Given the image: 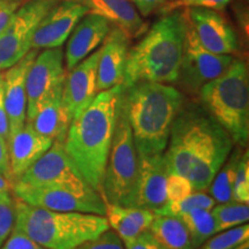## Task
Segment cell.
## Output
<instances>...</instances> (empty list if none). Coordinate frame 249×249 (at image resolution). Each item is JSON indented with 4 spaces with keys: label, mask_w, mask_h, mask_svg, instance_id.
I'll return each mask as SVG.
<instances>
[{
    "label": "cell",
    "mask_w": 249,
    "mask_h": 249,
    "mask_svg": "<svg viewBox=\"0 0 249 249\" xmlns=\"http://www.w3.org/2000/svg\"><path fill=\"white\" fill-rule=\"evenodd\" d=\"M180 218L188 230L193 249L198 248L208 239L218 233L217 224L211 214V210L194 209Z\"/></svg>",
    "instance_id": "obj_25"
},
{
    "label": "cell",
    "mask_w": 249,
    "mask_h": 249,
    "mask_svg": "<svg viewBox=\"0 0 249 249\" xmlns=\"http://www.w3.org/2000/svg\"><path fill=\"white\" fill-rule=\"evenodd\" d=\"M14 182L35 187H54L86 196L99 194L71 163L61 142H53L51 148Z\"/></svg>",
    "instance_id": "obj_8"
},
{
    "label": "cell",
    "mask_w": 249,
    "mask_h": 249,
    "mask_svg": "<svg viewBox=\"0 0 249 249\" xmlns=\"http://www.w3.org/2000/svg\"><path fill=\"white\" fill-rule=\"evenodd\" d=\"M129 38L119 28L114 27L99 48L97 65V90L103 91L123 85L124 66L128 53Z\"/></svg>",
    "instance_id": "obj_19"
},
{
    "label": "cell",
    "mask_w": 249,
    "mask_h": 249,
    "mask_svg": "<svg viewBox=\"0 0 249 249\" xmlns=\"http://www.w3.org/2000/svg\"><path fill=\"white\" fill-rule=\"evenodd\" d=\"M149 231L167 249H193L189 232L180 217L156 216Z\"/></svg>",
    "instance_id": "obj_23"
},
{
    "label": "cell",
    "mask_w": 249,
    "mask_h": 249,
    "mask_svg": "<svg viewBox=\"0 0 249 249\" xmlns=\"http://www.w3.org/2000/svg\"><path fill=\"white\" fill-rule=\"evenodd\" d=\"M216 205V201L203 191L193 192L181 201H166L163 207L155 210L156 216H174L181 217L194 209L211 210Z\"/></svg>",
    "instance_id": "obj_26"
},
{
    "label": "cell",
    "mask_w": 249,
    "mask_h": 249,
    "mask_svg": "<svg viewBox=\"0 0 249 249\" xmlns=\"http://www.w3.org/2000/svg\"><path fill=\"white\" fill-rule=\"evenodd\" d=\"M231 2V0H172L161 7V13L179 11L181 8H207L223 9Z\"/></svg>",
    "instance_id": "obj_33"
},
{
    "label": "cell",
    "mask_w": 249,
    "mask_h": 249,
    "mask_svg": "<svg viewBox=\"0 0 249 249\" xmlns=\"http://www.w3.org/2000/svg\"><path fill=\"white\" fill-rule=\"evenodd\" d=\"M138 180L132 207L157 210L166 202L167 169L164 155H138Z\"/></svg>",
    "instance_id": "obj_16"
},
{
    "label": "cell",
    "mask_w": 249,
    "mask_h": 249,
    "mask_svg": "<svg viewBox=\"0 0 249 249\" xmlns=\"http://www.w3.org/2000/svg\"><path fill=\"white\" fill-rule=\"evenodd\" d=\"M0 173L13 182V179H12L11 176V169H9L7 143L1 138H0Z\"/></svg>",
    "instance_id": "obj_40"
},
{
    "label": "cell",
    "mask_w": 249,
    "mask_h": 249,
    "mask_svg": "<svg viewBox=\"0 0 249 249\" xmlns=\"http://www.w3.org/2000/svg\"><path fill=\"white\" fill-rule=\"evenodd\" d=\"M38 54V50L31 49L24 57L2 74L4 102L8 118L9 136L23 128L27 118L26 79L28 71Z\"/></svg>",
    "instance_id": "obj_17"
},
{
    "label": "cell",
    "mask_w": 249,
    "mask_h": 249,
    "mask_svg": "<svg viewBox=\"0 0 249 249\" xmlns=\"http://www.w3.org/2000/svg\"><path fill=\"white\" fill-rule=\"evenodd\" d=\"M214 222L217 224L218 232L225 231L232 227L247 224L249 219V207L240 202H227L214 205L211 209Z\"/></svg>",
    "instance_id": "obj_27"
},
{
    "label": "cell",
    "mask_w": 249,
    "mask_h": 249,
    "mask_svg": "<svg viewBox=\"0 0 249 249\" xmlns=\"http://www.w3.org/2000/svg\"><path fill=\"white\" fill-rule=\"evenodd\" d=\"M15 197L35 207L53 211H75L105 216L107 203L101 195L86 196L54 187H35L13 182Z\"/></svg>",
    "instance_id": "obj_11"
},
{
    "label": "cell",
    "mask_w": 249,
    "mask_h": 249,
    "mask_svg": "<svg viewBox=\"0 0 249 249\" xmlns=\"http://www.w3.org/2000/svg\"><path fill=\"white\" fill-rule=\"evenodd\" d=\"M186 30V15L180 11L170 12L152 24L138 44L128 50L124 88L139 82H177Z\"/></svg>",
    "instance_id": "obj_4"
},
{
    "label": "cell",
    "mask_w": 249,
    "mask_h": 249,
    "mask_svg": "<svg viewBox=\"0 0 249 249\" xmlns=\"http://www.w3.org/2000/svg\"><path fill=\"white\" fill-rule=\"evenodd\" d=\"M120 102L132 128L138 155L164 154L171 127L183 104L182 93L166 83L139 82L124 87Z\"/></svg>",
    "instance_id": "obj_3"
},
{
    "label": "cell",
    "mask_w": 249,
    "mask_h": 249,
    "mask_svg": "<svg viewBox=\"0 0 249 249\" xmlns=\"http://www.w3.org/2000/svg\"><path fill=\"white\" fill-rule=\"evenodd\" d=\"M233 201L248 204L249 202V156L248 151L241 155L236 169L234 187H233Z\"/></svg>",
    "instance_id": "obj_30"
},
{
    "label": "cell",
    "mask_w": 249,
    "mask_h": 249,
    "mask_svg": "<svg viewBox=\"0 0 249 249\" xmlns=\"http://www.w3.org/2000/svg\"><path fill=\"white\" fill-rule=\"evenodd\" d=\"M74 249H124V246L119 235L108 229L97 238L83 242Z\"/></svg>",
    "instance_id": "obj_34"
},
{
    "label": "cell",
    "mask_w": 249,
    "mask_h": 249,
    "mask_svg": "<svg viewBox=\"0 0 249 249\" xmlns=\"http://www.w3.org/2000/svg\"><path fill=\"white\" fill-rule=\"evenodd\" d=\"M9 128L8 118L6 113L5 102H4V83H2V74L0 73V138L4 139L8 143Z\"/></svg>",
    "instance_id": "obj_38"
},
{
    "label": "cell",
    "mask_w": 249,
    "mask_h": 249,
    "mask_svg": "<svg viewBox=\"0 0 249 249\" xmlns=\"http://www.w3.org/2000/svg\"><path fill=\"white\" fill-rule=\"evenodd\" d=\"M138 169V151L132 128L119 101L116 129L103 179V198L105 203L132 207Z\"/></svg>",
    "instance_id": "obj_7"
},
{
    "label": "cell",
    "mask_w": 249,
    "mask_h": 249,
    "mask_svg": "<svg viewBox=\"0 0 249 249\" xmlns=\"http://www.w3.org/2000/svg\"><path fill=\"white\" fill-rule=\"evenodd\" d=\"M111 30V23L99 15L86 14L74 28L67 42L64 59L67 71L75 67L104 42Z\"/></svg>",
    "instance_id": "obj_18"
},
{
    "label": "cell",
    "mask_w": 249,
    "mask_h": 249,
    "mask_svg": "<svg viewBox=\"0 0 249 249\" xmlns=\"http://www.w3.org/2000/svg\"><path fill=\"white\" fill-rule=\"evenodd\" d=\"M12 187H13V182L0 173V195L4 194V193H8L12 189Z\"/></svg>",
    "instance_id": "obj_41"
},
{
    "label": "cell",
    "mask_w": 249,
    "mask_h": 249,
    "mask_svg": "<svg viewBox=\"0 0 249 249\" xmlns=\"http://www.w3.org/2000/svg\"><path fill=\"white\" fill-rule=\"evenodd\" d=\"M99 49L65 74L62 103L71 121L74 120L98 93L97 65Z\"/></svg>",
    "instance_id": "obj_15"
},
{
    "label": "cell",
    "mask_w": 249,
    "mask_h": 249,
    "mask_svg": "<svg viewBox=\"0 0 249 249\" xmlns=\"http://www.w3.org/2000/svg\"><path fill=\"white\" fill-rule=\"evenodd\" d=\"M14 229L46 249H74L110 229L105 216L53 211L14 201Z\"/></svg>",
    "instance_id": "obj_5"
},
{
    "label": "cell",
    "mask_w": 249,
    "mask_h": 249,
    "mask_svg": "<svg viewBox=\"0 0 249 249\" xmlns=\"http://www.w3.org/2000/svg\"><path fill=\"white\" fill-rule=\"evenodd\" d=\"M194 191L192 182L186 177L170 173L166 178V201H181Z\"/></svg>",
    "instance_id": "obj_32"
},
{
    "label": "cell",
    "mask_w": 249,
    "mask_h": 249,
    "mask_svg": "<svg viewBox=\"0 0 249 249\" xmlns=\"http://www.w3.org/2000/svg\"><path fill=\"white\" fill-rule=\"evenodd\" d=\"M22 2L23 0H0V35Z\"/></svg>",
    "instance_id": "obj_37"
},
{
    "label": "cell",
    "mask_w": 249,
    "mask_h": 249,
    "mask_svg": "<svg viewBox=\"0 0 249 249\" xmlns=\"http://www.w3.org/2000/svg\"><path fill=\"white\" fill-rule=\"evenodd\" d=\"M88 9L73 0L59 1L42 18L31 39V49L61 48Z\"/></svg>",
    "instance_id": "obj_13"
},
{
    "label": "cell",
    "mask_w": 249,
    "mask_h": 249,
    "mask_svg": "<svg viewBox=\"0 0 249 249\" xmlns=\"http://www.w3.org/2000/svg\"><path fill=\"white\" fill-rule=\"evenodd\" d=\"M232 139L202 105L183 104L174 119L167 150V173L186 177L195 192L210 186L233 149Z\"/></svg>",
    "instance_id": "obj_1"
},
{
    "label": "cell",
    "mask_w": 249,
    "mask_h": 249,
    "mask_svg": "<svg viewBox=\"0 0 249 249\" xmlns=\"http://www.w3.org/2000/svg\"><path fill=\"white\" fill-rule=\"evenodd\" d=\"M15 209L11 194L4 193L0 195V247L4 245L14 229Z\"/></svg>",
    "instance_id": "obj_31"
},
{
    "label": "cell",
    "mask_w": 249,
    "mask_h": 249,
    "mask_svg": "<svg viewBox=\"0 0 249 249\" xmlns=\"http://www.w3.org/2000/svg\"><path fill=\"white\" fill-rule=\"evenodd\" d=\"M249 239V226L247 224L220 231L203 242L196 249H232Z\"/></svg>",
    "instance_id": "obj_29"
},
{
    "label": "cell",
    "mask_w": 249,
    "mask_h": 249,
    "mask_svg": "<svg viewBox=\"0 0 249 249\" xmlns=\"http://www.w3.org/2000/svg\"><path fill=\"white\" fill-rule=\"evenodd\" d=\"M53 140L40 135L29 123L8 140L9 169L13 182L20 178L53 144Z\"/></svg>",
    "instance_id": "obj_20"
},
{
    "label": "cell",
    "mask_w": 249,
    "mask_h": 249,
    "mask_svg": "<svg viewBox=\"0 0 249 249\" xmlns=\"http://www.w3.org/2000/svg\"><path fill=\"white\" fill-rule=\"evenodd\" d=\"M105 214H107L108 225L119 235L123 242L132 240L142 232L127 213L126 207L107 203Z\"/></svg>",
    "instance_id": "obj_28"
},
{
    "label": "cell",
    "mask_w": 249,
    "mask_h": 249,
    "mask_svg": "<svg viewBox=\"0 0 249 249\" xmlns=\"http://www.w3.org/2000/svg\"><path fill=\"white\" fill-rule=\"evenodd\" d=\"M202 107L226 130L234 144L249 140V74L247 64L234 59L220 76L202 87Z\"/></svg>",
    "instance_id": "obj_6"
},
{
    "label": "cell",
    "mask_w": 249,
    "mask_h": 249,
    "mask_svg": "<svg viewBox=\"0 0 249 249\" xmlns=\"http://www.w3.org/2000/svg\"><path fill=\"white\" fill-rule=\"evenodd\" d=\"M185 15L198 42L208 51L231 55L238 52L240 48L238 35L213 9L187 8Z\"/></svg>",
    "instance_id": "obj_14"
},
{
    "label": "cell",
    "mask_w": 249,
    "mask_h": 249,
    "mask_svg": "<svg viewBox=\"0 0 249 249\" xmlns=\"http://www.w3.org/2000/svg\"><path fill=\"white\" fill-rule=\"evenodd\" d=\"M124 249H167L160 244L149 230L140 233L136 238L124 242Z\"/></svg>",
    "instance_id": "obj_36"
},
{
    "label": "cell",
    "mask_w": 249,
    "mask_h": 249,
    "mask_svg": "<svg viewBox=\"0 0 249 249\" xmlns=\"http://www.w3.org/2000/svg\"><path fill=\"white\" fill-rule=\"evenodd\" d=\"M64 79V52L61 48L44 49L36 55L26 79V121L35 117L39 103Z\"/></svg>",
    "instance_id": "obj_12"
},
{
    "label": "cell",
    "mask_w": 249,
    "mask_h": 249,
    "mask_svg": "<svg viewBox=\"0 0 249 249\" xmlns=\"http://www.w3.org/2000/svg\"><path fill=\"white\" fill-rule=\"evenodd\" d=\"M92 13L107 18L123 30L128 38L139 36L144 30V22L130 0H73Z\"/></svg>",
    "instance_id": "obj_22"
},
{
    "label": "cell",
    "mask_w": 249,
    "mask_h": 249,
    "mask_svg": "<svg viewBox=\"0 0 249 249\" xmlns=\"http://www.w3.org/2000/svg\"><path fill=\"white\" fill-rule=\"evenodd\" d=\"M232 249H249V241L247 240V241L241 242L240 245H238V246H236V247L232 248Z\"/></svg>",
    "instance_id": "obj_42"
},
{
    "label": "cell",
    "mask_w": 249,
    "mask_h": 249,
    "mask_svg": "<svg viewBox=\"0 0 249 249\" xmlns=\"http://www.w3.org/2000/svg\"><path fill=\"white\" fill-rule=\"evenodd\" d=\"M130 1L133 5H135V8L139 11L140 15L148 17L155 9L160 7L163 4H166L169 0H130Z\"/></svg>",
    "instance_id": "obj_39"
},
{
    "label": "cell",
    "mask_w": 249,
    "mask_h": 249,
    "mask_svg": "<svg viewBox=\"0 0 249 249\" xmlns=\"http://www.w3.org/2000/svg\"><path fill=\"white\" fill-rule=\"evenodd\" d=\"M0 249H46L43 246L37 244L29 236H27L24 233L18 231L13 229L11 234L7 238V240L4 242V245Z\"/></svg>",
    "instance_id": "obj_35"
},
{
    "label": "cell",
    "mask_w": 249,
    "mask_h": 249,
    "mask_svg": "<svg viewBox=\"0 0 249 249\" xmlns=\"http://www.w3.org/2000/svg\"><path fill=\"white\" fill-rule=\"evenodd\" d=\"M234 59L231 54H216L204 49L187 21L182 58L177 81L186 91L197 95L202 87L226 71Z\"/></svg>",
    "instance_id": "obj_10"
},
{
    "label": "cell",
    "mask_w": 249,
    "mask_h": 249,
    "mask_svg": "<svg viewBox=\"0 0 249 249\" xmlns=\"http://www.w3.org/2000/svg\"><path fill=\"white\" fill-rule=\"evenodd\" d=\"M64 80L60 81L39 103L35 117L30 121H26L40 135L61 143L66 138L68 127L71 123L62 103Z\"/></svg>",
    "instance_id": "obj_21"
},
{
    "label": "cell",
    "mask_w": 249,
    "mask_h": 249,
    "mask_svg": "<svg viewBox=\"0 0 249 249\" xmlns=\"http://www.w3.org/2000/svg\"><path fill=\"white\" fill-rule=\"evenodd\" d=\"M59 1L28 0L20 6L0 35V71L12 67L30 51L37 26Z\"/></svg>",
    "instance_id": "obj_9"
},
{
    "label": "cell",
    "mask_w": 249,
    "mask_h": 249,
    "mask_svg": "<svg viewBox=\"0 0 249 249\" xmlns=\"http://www.w3.org/2000/svg\"><path fill=\"white\" fill-rule=\"evenodd\" d=\"M241 155L239 150L233 151L208 187L210 189V196L218 203H227L233 201V187Z\"/></svg>",
    "instance_id": "obj_24"
},
{
    "label": "cell",
    "mask_w": 249,
    "mask_h": 249,
    "mask_svg": "<svg viewBox=\"0 0 249 249\" xmlns=\"http://www.w3.org/2000/svg\"><path fill=\"white\" fill-rule=\"evenodd\" d=\"M124 86L99 91L92 102L71 120L64 150L86 181L103 197V179L117 124Z\"/></svg>",
    "instance_id": "obj_2"
}]
</instances>
